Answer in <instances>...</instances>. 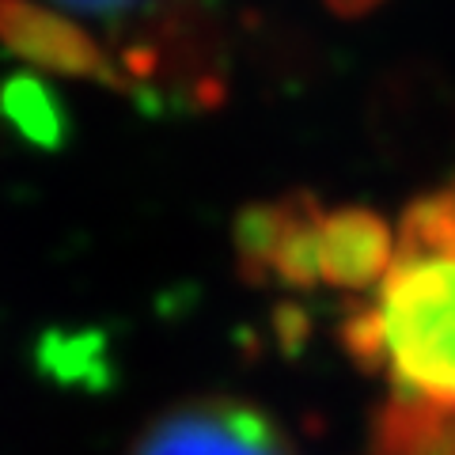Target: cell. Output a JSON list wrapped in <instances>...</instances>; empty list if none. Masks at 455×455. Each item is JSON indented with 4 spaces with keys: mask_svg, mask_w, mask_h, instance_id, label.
Masks as SVG:
<instances>
[{
    "mask_svg": "<svg viewBox=\"0 0 455 455\" xmlns=\"http://www.w3.org/2000/svg\"><path fill=\"white\" fill-rule=\"evenodd\" d=\"M338 341L346 349V357L361 368V372L379 376L383 364V338H379V315L376 304L364 300H349V307L338 319Z\"/></svg>",
    "mask_w": 455,
    "mask_h": 455,
    "instance_id": "7c38bea8",
    "label": "cell"
},
{
    "mask_svg": "<svg viewBox=\"0 0 455 455\" xmlns=\"http://www.w3.org/2000/svg\"><path fill=\"white\" fill-rule=\"evenodd\" d=\"M269 323H274V334H277V346L289 353V357H296L307 338H311V315L307 307L300 300H281L274 307V315H269Z\"/></svg>",
    "mask_w": 455,
    "mask_h": 455,
    "instance_id": "4fadbf2b",
    "label": "cell"
},
{
    "mask_svg": "<svg viewBox=\"0 0 455 455\" xmlns=\"http://www.w3.org/2000/svg\"><path fill=\"white\" fill-rule=\"evenodd\" d=\"M35 368L57 387L107 391L114 383L110 338L99 326H50L35 341Z\"/></svg>",
    "mask_w": 455,
    "mask_h": 455,
    "instance_id": "52a82bcc",
    "label": "cell"
},
{
    "mask_svg": "<svg viewBox=\"0 0 455 455\" xmlns=\"http://www.w3.org/2000/svg\"><path fill=\"white\" fill-rule=\"evenodd\" d=\"M107 50L130 99L156 118L212 114L228 99L232 42L217 0H148L114 23Z\"/></svg>",
    "mask_w": 455,
    "mask_h": 455,
    "instance_id": "6da1fadb",
    "label": "cell"
},
{
    "mask_svg": "<svg viewBox=\"0 0 455 455\" xmlns=\"http://www.w3.org/2000/svg\"><path fill=\"white\" fill-rule=\"evenodd\" d=\"M281 220H284V202H247L235 212L232 220V259H235V274L251 289H266L274 274V247L281 235Z\"/></svg>",
    "mask_w": 455,
    "mask_h": 455,
    "instance_id": "8fae6325",
    "label": "cell"
},
{
    "mask_svg": "<svg viewBox=\"0 0 455 455\" xmlns=\"http://www.w3.org/2000/svg\"><path fill=\"white\" fill-rule=\"evenodd\" d=\"M395 251L398 259H455V197L418 194L398 217Z\"/></svg>",
    "mask_w": 455,
    "mask_h": 455,
    "instance_id": "30bf717a",
    "label": "cell"
},
{
    "mask_svg": "<svg viewBox=\"0 0 455 455\" xmlns=\"http://www.w3.org/2000/svg\"><path fill=\"white\" fill-rule=\"evenodd\" d=\"M448 194H451V197H455V179H451V187H448Z\"/></svg>",
    "mask_w": 455,
    "mask_h": 455,
    "instance_id": "2e32d148",
    "label": "cell"
},
{
    "mask_svg": "<svg viewBox=\"0 0 455 455\" xmlns=\"http://www.w3.org/2000/svg\"><path fill=\"white\" fill-rule=\"evenodd\" d=\"M68 12H80V16H107V20H118V16H130V12L145 8L148 0H53Z\"/></svg>",
    "mask_w": 455,
    "mask_h": 455,
    "instance_id": "5bb4252c",
    "label": "cell"
},
{
    "mask_svg": "<svg viewBox=\"0 0 455 455\" xmlns=\"http://www.w3.org/2000/svg\"><path fill=\"white\" fill-rule=\"evenodd\" d=\"M395 228L364 205H338L323 212V284L341 292H368L379 289L395 266Z\"/></svg>",
    "mask_w": 455,
    "mask_h": 455,
    "instance_id": "5b68a950",
    "label": "cell"
},
{
    "mask_svg": "<svg viewBox=\"0 0 455 455\" xmlns=\"http://www.w3.org/2000/svg\"><path fill=\"white\" fill-rule=\"evenodd\" d=\"M372 304L395 398L455 410V259H395Z\"/></svg>",
    "mask_w": 455,
    "mask_h": 455,
    "instance_id": "7a4b0ae2",
    "label": "cell"
},
{
    "mask_svg": "<svg viewBox=\"0 0 455 455\" xmlns=\"http://www.w3.org/2000/svg\"><path fill=\"white\" fill-rule=\"evenodd\" d=\"M0 122L38 152H65L73 140V110L65 95L35 68L0 80Z\"/></svg>",
    "mask_w": 455,
    "mask_h": 455,
    "instance_id": "8992f818",
    "label": "cell"
},
{
    "mask_svg": "<svg viewBox=\"0 0 455 455\" xmlns=\"http://www.w3.org/2000/svg\"><path fill=\"white\" fill-rule=\"evenodd\" d=\"M323 4L341 20H364V16H372L376 8L387 4V0H323Z\"/></svg>",
    "mask_w": 455,
    "mask_h": 455,
    "instance_id": "9a60e30c",
    "label": "cell"
},
{
    "mask_svg": "<svg viewBox=\"0 0 455 455\" xmlns=\"http://www.w3.org/2000/svg\"><path fill=\"white\" fill-rule=\"evenodd\" d=\"M130 455H296L284 425L239 395H202L160 410Z\"/></svg>",
    "mask_w": 455,
    "mask_h": 455,
    "instance_id": "3957f363",
    "label": "cell"
},
{
    "mask_svg": "<svg viewBox=\"0 0 455 455\" xmlns=\"http://www.w3.org/2000/svg\"><path fill=\"white\" fill-rule=\"evenodd\" d=\"M0 46L20 57L35 73L103 84L114 95H130V80L122 76L114 53L92 38L65 12L46 8L38 0H0Z\"/></svg>",
    "mask_w": 455,
    "mask_h": 455,
    "instance_id": "277c9868",
    "label": "cell"
},
{
    "mask_svg": "<svg viewBox=\"0 0 455 455\" xmlns=\"http://www.w3.org/2000/svg\"><path fill=\"white\" fill-rule=\"evenodd\" d=\"M284 202V220L281 235L274 247V266L269 274L281 289L289 292H311L323 284V262H319V243H323V205L311 190H292L281 197Z\"/></svg>",
    "mask_w": 455,
    "mask_h": 455,
    "instance_id": "ba28073f",
    "label": "cell"
},
{
    "mask_svg": "<svg viewBox=\"0 0 455 455\" xmlns=\"http://www.w3.org/2000/svg\"><path fill=\"white\" fill-rule=\"evenodd\" d=\"M376 455H455V410L391 398L372 418Z\"/></svg>",
    "mask_w": 455,
    "mask_h": 455,
    "instance_id": "9c48e42d",
    "label": "cell"
}]
</instances>
